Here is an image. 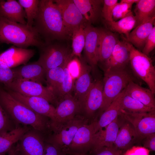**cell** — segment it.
I'll return each mask as SVG.
<instances>
[{
	"label": "cell",
	"mask_w": 155,
	"mask_h": 155,
	"mask_svg": "<svg viewBox=\"0 0 155 155\" xmlns=\"http://www.w3.org/2000/svg\"><path fill=\"white\" fill-rule=\"evenodd\" d=\"M60 11L63 23L69 34L82 25L88 24L73 0H54Z\"/></svg>",
	"instance_id": "11"
},
{
	"label": "cell",
	"mask_w": 155,
	"mask_h": 155,
	"mask_svg": "<svg viewBox=\"0 0 155 155\" xmlns=\"http://www.w3.org/2000/svg\"><path fill=\"white\" fill-rule=\"evenodd\" d=\"M121 121L119 116L105 127L104 129H101L96 133L93 137L92 147L90 151L104 146H113Z\"/></svg>",
	"instance_id": "20"
},
{
	"label": "cell",
	"mask_w": 155,
	"mask_h": 155,
	"mask_svg": "<svg viewBox=\"0 0 155 155\" xmlns=\"http://www.w3.org/2000/svg\"><path fill=\"white\" fill-rule=\"evenodd\" d=\"M103 90L102 80H95L81 106V114L89 121H93L96 113L100 109L103 101Z\"/></svg>",
	"instance_id": "13"
},
{
	"label": "cell",
	"mask_w": 155,
	"mask_h": 155,
	"mask_svg": "<svg viewBox=\"0 0 155 155\" xmlns=\"http://www.w3.org/2000/svg\"><path fill=\"white\" fill-rule=\"evenodd\" d=\"M31 129L26 125H19L10 131L0 134V155H5L22 137Z\"/></svg>",
	"instance_id": "29"
},
{
	"label": "cell",
	"mask_w": 155,
	"mask_h": 155,
	"mask_svg": "<svg viewBox=\"0 0 155 155\" xmlns=\"http://www.w3.org/2000/svg\"><path fill=\"white\" fill-rule=\"evenodd\" d=\"M17 126L0 104V134L10 131Z\"/></svg>",
	"instance_id": "38"
},
{
	"label": "cell",
	"mask_w": 155,
	"mask_h": 155,
	"mask_svg": "<svg viewBox=\"0 0 155 155\" xmlns=\"http://www.w3.org/2000/svg\"><path fill=\"white\" fill-rule=\"evenodd\" d=\"M89 122L82 115H77L57 132L52 133L47 137L46 140L62 149L66 148L71 144L78 129Z\"/></svg>",
	"instance_id": "10"
},
{
	"label": "cell",
	"mask_w": 155,
	"mask_h": 155,
	"mask_svg": "<svg viewBox=\"0 0 155 155\" xmlns=\"http://www.w3.org/2000/svg\"><path fill=\"white\" fill-rule=\"evenodd\" d=\"M132 5L121 1L117 3L113 10L112 17L113 21H117L132 13L131 9Z\"/></svg>",
	"instance_id": "37"
},
{
	"label": "cell",
	"mask_w": 155,
	"mask_h": 155,
	"mask_svg": "<svg viewBox=\"0 0 155 155\" xmlns=\"http://www.w3.org/2000/svg\"><path fill=\"white\" fill-rule=\"evenodd\" d=\"M85 44L84 49V59L93 71L98 64L99 29L88 24L84 29Z\"/></svg>",
	"instance_id": "16"
},
{
	"label": "cell",
	"mask_w": 155,
	"mask_h": 155,
	"mask_svg": "<svg viewBox=\"0 0 155 155\" xmlns=\"http://www.w3.org/2000/svg\"><path fill=\"white\" fill-rule=\"evenodd\" d=\"M137 26L155 16V0H139L134 10Z\"/></svg>",
	"instance_id": "31"
},
{
	"label": "cell",
	"mask_w": 155,
	"mask_h": 155,
	"mask_svg": "<svg viewBox=\"0 0 155 155\" xmlns=\"http://www.w3.org/2000/svg\"><path fill=\"white\" fill-rule=\"evenodd\" d=\"M103 78V101L99 111L103 113L133 78L128 67L106 71Z\"/></svg>",
	"instance_id": "4"
},
{
	"label": "cell",
	"mask_w": 155,
	"mask_h": 155,
	"mask_svg": "<svg viewBox=\"0 0 155 155\" xmlns=\"http://www.w3.org/2000/svg\"><path fill=\"white\" fill-rule=\"evenodd\" d=\"M4 89L14 98L33 111L49 118L50 119L51 124L53 121L55 108L45 99L39 97L27 96Z\"/></svg>",
	"instance_id": "15"
},
{
	"label": "cell",
	"mask_w": 155,
	"mask_h": 155,
	"mask_svg": "<svg viewBox=\"0 0 155 155\" xmlns=\"http://www.w3.org/2000/svg\"><path fill=\"white\" fill-rule=\"evenodd\" d=\"M125 89L100 115L98 120L95 119L94 131L95 133L105 127L121 114L122 102Z\"/></svg>",
	"instance_id": "27"
},
{
	"label": "cell",
	"mask_w": 155,
	"mask_h": 155,
	"mask_svg": "<svg viewBox=\"0 0 155 155\" xmlns=\"http://www.w3.org/2000/svg\"><path fill=\"white\" fill-rule=\"evenodd\" d=\"M138 141H140L132 126L123 119L114 145L121 150L126 151L133 146L134 144Z\"/></svg>",
	"instance_id": "24"
},
{
	"label": "cell",
	"mask_w": 155,
	"mask_h": 155,
	"mask_svg": "<svg viewBox=\"0 0 155 155\" xmlns=\"http://www.w3.org/2000/svg\"><path fill=\"white\" fill-rule=\"evenodd\" d=\"M122 109L133 113L148 112L155 111V109L148 107L139 101L126 94L125 92L122 102Z\"/></svg>",
	"instance_id": "34"
},
{
	"label": "cell",
	"mask_w": 155,
	"mask_h": 155,
	"mask_svg": "<svg viewBox=\"0 0 155 155\" xmlns=\"http://www.w3.org/2000/svg\"><path fill=\"white\" fill-rule=\"evenodd\" d=\"M143 147L148 149L150 151H155V133L149 135L142 141Z\"/></svg>",
	"instance_id": "46"
},
{
	"label": "cell",
	"mask_w": 155,
	"mask_h": 155,
	"mask_svg": "<svg viewBox=\"0 0 155 155\" xmlns=\"http://www.w3.org/2000/svg\"><path fill=\"white\" fill-rule=\"evenodd\" d=\"M125 92L145 106L155 109L154 94L150 89L142 87L133 81H131L125 89Z\"/></svg>",
	"instance_id": "28"
},
{
	"label": "cell",
	"mask_w": 155,
	"mask_h": 155,
	"mask_svg": "<svg viewBox=\"0 0 155 155\" xmlns=\"http://www.w3.org/2000/svg\"><path fill=\"white\" fill-rule=\"evenodd\" d=\"M14 78L12 68L0 65V85H3L5 87L12 82Z\"/></svg>",
	"instance_id": "40"
},
{
	"label": "cell",
	"mask_w": 155,
	"mask_h": 155,
	"mask_svg": "<svg viewBox=\"0 0 155 155\" xmlns=\"http://www.w3.org/2000/svg\"><path fill=\"white\" fill-rule=\"evenodd\" d=\"M40 0H18V2L25 10L27 19L26 25L33 27L34 21L37 15Z\"/></svg>",
	"instance_id": "35"
},
{
	"label": "cell",
	"mask_w": 155,
	"mask_h": 155,
	"mask_svg": "<svg viewBox=\"0 0 155 155\" xmlns=\"http://www.w3.org/2000/svg\"><path fill=\"white\" fill-rule=\"evenodd\" d=\"M120 115L131 125L140 141L155 133V111L133 113L122 109Z\"/></svg>",
	"instance_id": "9"
},
{
	"label": "cell",
	"mask_w": 155,
	"mask_h": 155,
	"mask_svg": "<svg viewBox=\"0 0 155 155\" xmlns=\"http://www.w3.org/2000/svg\"><path fill=\"white\" fill-rule=\"evenodd\" d=\"M80 58L77 57L73 56L67 63L68 69L73 79L77 78L80 73L81 69Z\"/></svg>",
	"instance_id": "41"
},
{
	"label": "cell",
	"mask_w": 155,
	"mask_h": 155,
	"mask_svg": "<svg viewBox=\"0 0 155 155\" xmlns=\"http://www.w3.org/2000/svg\"><path fill=\"white\" fill-rule=\"evenodd\" d=\"M87 23L92 24L98 22L102 16L103 0H73Z\"/></svg>",
	"instance_id": "23"
},
{
	"label": "cell",
	"mask_w": 155,
	"mask_h": 155,
	"mask_svg": "<svg viewBox=\"0 0 155 155\" xmlns=\"http://www.w3.org/2000/svg\"><path fill=\"white\" fill-rule=\"evenodd\" d=\"M155 47V26H154L151 32L148 37L144 46L142 50V53L148 56L149 54Z\"/></svg>",
	"instance_id": "44"
},
{
	"label": "cell",
	"mask_w": 155,
	"mask_h": 155,
	"mask_svg": "<svg viewBox=\"0 0 155 155\" xmlns=\"http://www.w3.org/2000/svg\"><path fill=\"white\" fill-rule=\"evenodd\" d=\"M86 25H82L75 30L72 35L71 55L80 58L82 52L84 49L85 44L84 28Z\"/></svg>",
	"instance_id": "33"
},
{
	"label": "cell",
	"mask_w": 155,
	"mask_h": 155,
	"mask_svg": "<svg viewBox=\"0 0 155 155\" xmlns=\"http://www.w3.org/2000/svg\"><path fill=\"white\" fill-rule=\"evenodd\" d=\"M109 30L112 32L123 34L127 38L131 31L137 26L135 17L133 12L117 21L106 23Z\"/></svg>",
	"instance_id": "30"
},
{
	"label": "cell",
	"mask_w": 155,
	"mask_h": 155,
	"mask_svg": "<svg viewBox=\"0 0 155 155\" xmlns=\"http://www.w3.org/2000/svg\"><path fill=\"white\" fill-rule=\"evenodd\" d=\"M72 57L68 60L64 66V78L57 95V98L58 100L66 95L71 94L73 91L74 85V79L67 67V63Z\"/></svg>",
	"instance_id": "36"
},
{
	"label": "cell",
	"mask_w": 155,
	"mask_h": 155,
	"mask_svg": "<svg viewBox=\"0 0 155 155\" xmlns=\"http://www.w3.org/2000/svg\"><path fill=\"white\" fill-rule=\"evenodd\" d=\"M67 154L71 155H89L86 153H78L69 151H65Z\"/></svg>",
	"instance_id": "49"
},
{
	"label": "cell",
	"mask_w": 155,
	"mask_h": 155,
	"mask_svg": "<svg viewBox=\"0 0 155 155\" xmlns=\"http://www.w3.org/2000/svg\"><path fill=\"white\" fill-rule=\"evenodd\" d=\"M0 104L17 126L29 125L46 137L52 134L50 119L33 111L0 86Z\"/></svg>",
	"instance_id": "2"
},
{
	"label": "cell",
	"mask_w": 155,
	"mask_h": 155,
	"mask_svg": "<svg viewBox=\"0 0 155 155\" xmlns=\"http://www.w3.org/2000/svg\"><path fill=\"white\" fill-rule=\"evenodd\" d=\"M14 78L46 83V71L37 61L12 68Z\"/></svg>",
	"instance_id": "22"
},
{
	"label": "cell",
	"mask_w": 155,
	"mask_h": 155,
	"mask_svg": "<svg viewBox=\"0 0 155 155\" xmlns=\"http://www.w3.org/2000/svg\"><path fill=\"white\" fill-rule=\"evenodd\" d=\"M0 42L25 49L30 46L39 48L44 44L34 27L11 22L0 16Z\"/></svg>",
	"instance_id": "3"
},
{
	"label": "cell",
	"mask_w": 155,
	"mask_h": 155,
	"mask_svg": "<svg viewBox=\"0 0 155 155\" xmlns=\"http://www.w3.org/2000/svg\"><path fill=\"white\" fill-rule=\"evenodd\" d=\"M0 16L11 22L26 24V15L20 4L15 0L0 1Z\"/></svg>",
	"instance_id": "25"
},
{
	"label": "cell",
	"mask_w": 155,
	"mask_h": 155,
	"mask_svg": "<svg viewBox=\"0 0 155 155\" xmlns=\"http://www.w3.org/2000/svg\"><path fill=\"white\" fill-rule=\"evenodd\" d=\"M44 42L38 48L39 57L36 61L45 70L63 66L72 57V51L68 47L54 42Z\"/></svg>",
	"instance_id": "6"
},
{
	"label": "cell",
	"mask_w": 155,
	"mask_h": 155,
	"mask_svg": "<svg viewBox=\"0 0 155 155\" xmlns=\"http://www.w3.org/2000/svg\"><path fill=\"white\" fill-rule=\"evenodd\" d=\"M118 2L117 0H103L101 16L104 18L106 23L113 21L112 17L113 10Z\"/></svg>",
	"instance_id": "39"
},
{
	"label": "cell",
	"mask_w": 155,
	"mask_h": 155,
	"mask_svg": "<svg viewBox=\"0 0 155 155\" xmlns=\"http://www.w3.org/2000/svg\"><path fill=\"white\" fill-rule=\"evenodd\" d=\"M35 53V51L33 49L13 45L0 54V65L12 68L25 65Z\"/></svg>",
	"instance_id": "17"
},
{
	"label": "cell",
	"mask_w": 155,
	"mask_h": 155,
	"mask_svg": "<svg viewBox=\"0 0 155 155\" xmlns=\"http://www.w3.org/2000/svg\"><path fill=\"white\" fill-rule=\"evenodd\" d=\"M139 0H122L121 1L129 4H133L134 3H137Z\"/></svg>",
	"instance_id": "48"
},
{
	"label": "cell",
	"mask_w": 155,
	"mask_h": 155,
	"mask_svg": "<svg viewBox=\"0 0 155 155\" xmlns=\"http://www.w3.org/2000/svg\"><path fill=\"white\" fill-rule=\"evenodd\" d=\"M155 16L138 25L125 39L134 47L143 49L146 40L155 26Z\"/></svg>",
	"instance_id": "26"
},
{
	"label": "cell",
	"mask_w": 155,
	"mask_h": 155,
	"mask_svg": "<svg viewBox=\"0 0 155 155\" xmlns=\"http://www.w3.org/2000/svg\"><path fill=\"white\" fill-rule=\"evenodd\" d=\"M7 153L8 155H20L16 148L15 145L12 147Z\"/></svg>",
	"instance_id": "47"
},
{
	"label": "cell",
	"mask_w": 155,
	"mask_h": 155,
	"mask_svg": "<svg viewBox=\"0 0 155 155\" xmlns=\"http://www.w3.org/2000/svg\"><path fill=\"white\" fill-rule=\"evenodd\" d=\"M91 155H122V150L114 145L111 146H104L91 151Z\"/></svg>",
	"instance_id": "42"
},
{
	"label": "cell",
	"mask_w": 155,
	"mask_h": 155,
	"mask_svg": "<svg viewBox=\"0 0 155 155\" xmlns=\"http://www.w3.org/2000/svg\"><path fill=\"white\" fill-rule=\"evenodd\" d=\"M98 61L102 68L110 57L119 40L117 35L110 30L99 28Z\"/></svg>",
	"instance_id": "21"
},
{
	"label": "cell",
	"mask_w": 155,
	"mask_h": 155,
	"mask_svg": "<svg viewBox=\"0 0 155 155\" xmlns=\"http://www.w3.org/2000/svg\"><path fill=\"white\" fill-rule=\"evenodd\" d=\"M78 114H81L80 104L72 94L60 99L55 108L54 120L51 124L52 132L56 133L63 125Z\"/></svg>",
	"instance_id": "7"
},
{
	"label": "cell",
	"mask_w": 155,
	"mask_h": 155,
	"mask_svg": "<svg viewBox=\"0 0 155 155\" xmlns=\"http://www.w3.org/2000/svg\"><path fill=\"white\" fill-rule=\"evenodd\" d=\"M95 119L90 124H85L80 127L76 132L72 141L65 151L78 153H86L90 151L92 146L93 138L95 133L94 131Z\"/></svg>",
	"instance_id": "14"
},
{
	"label": "cell",
	"mask_w": 155,
	"mask_h": 155,
	"mask_svg": "<svg viewBox=\"0 0 155 155\" xmlns=\"http://www.w3.org/2000/svg\"><path fill=\"white\" fill-rule=\"evenodd\" d=\"M33 27L45 43L64 40L70 36L64 25L60 9L54 0H39Z\"/></svg>",
	"instance_id": "1"
},
{
	"label": "cell",
	"mask_w": 155,
	"mask_h": 155,
	"mask_svg": "<svg viewBox=\"0 0 155 155\" xmlns=\"http://www.w3.org/2000/svg\"><path fill=\"white\" fill-rule=\"evenodd\" d=\"M64 66L51 69L46 72V83L47 86L57 98L59 90L64 79Z\"/></svg>",
	"instance_id": "32"
},
{
	"label": "cell",
	"mask_w": 155,
	"mask_h": 155,
	"mask_svg": "<svg viewBox=\"0 0 155 155\" xmlns=\"http://www.w3.org/2000/svg\"><path fill=\"white\" fill-rule=\"evenodd\" d=\"M150 151L143 147L133 146L122 155H150Z\"/></svg>",
	"instance_id": "45"
},
{
	"label": "cell",
	"mask_w": 155,
	"mask_h": 155,
	"mask_svg": "<svg viewBox=\"0 0 155 155\" xmlns=\"http://www.w3.org/2000/svg\"><path fill=\"white\" fill-rule=\"evenodd\" d=\"M126 41L129 50L131 69L137 77L146 83L155 95V68L152 60Z\"/></svg>",
	"instance_id": "5"
},
{
	"label": "cell",
	"mask_w": 155,
	"mask_h": 155,
	"mask_svg": "<svg viewBox=\"0 0 155 155\" xmlns=\"http://www.w3.org/2000/svg\"><path fill=\"white\" fill-rule=\"evenodd\" d=\"M3 88L27 96L42 97L50 103L56 105L58 101L57 97L47 86L36 82L14 78Z\"/></svg>",
	"instance_id": "8"
},
{
	"label": "cell",
	"mask_w": 155,
	"mask_h": 155,
	"mask_svg": "<svg viewBox=\"0 0 155 155\" xmlns=\"http://www.w3.org/2000/svg\"><path fill=\"white\" fill-rule=\"evenodd\" d=\"M46 138L32 128L22 137L16 147L20 155H43Z\"/></svg>",
	"instance_id": "12"
},
{
	"label": "cell",
	"mask_w": 155,
	"mask_h": 155,
	"mask_svg": "<svg viewBox=\"0 0 155 155\" xmlns=\"http://www.w3.org/2000/svg\"><path fill=\"white\" fill-rule=\"evenodd\" d=\"M66 154L63 149L46 140L43 155H66Z\"/></svg>",
	"instance_id": "43"
},
{
	"label": "cell",
	"mask_w": 155,
	"mask_h": 155,
	"mask_svg": "<svg viewBox=\"0 0 155 155\" xmlns=\"http://www.w3.org/2000/svg\"><path fill=\"white\" fill-rule=\"evenodd\" d=\"M130 65V52L126 41L119 40L102 69L106 71L124 69Z\"/></svg>",
	"instance_id": "19"
},
{
	"label": "cell",
	"mask_w": 155,
	"mask_h": 155,
	"mask_svg": "<svg viewBox=\"0 0 155 155\" xmlns=\"http://www.w3.org/2000/svg\"><path fill=\"white\" fill-rule=\"evenodd\" d=\"M81 69L80 73L74 85V97L79 102L80 108L92 85L90 72L91 67L82 57L80 58ZM81 109V108H80Z\"/></svg>",
	"instance_id": "18"
}]
</instances>
